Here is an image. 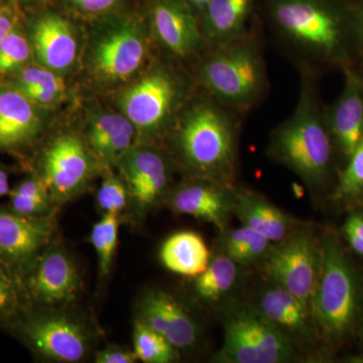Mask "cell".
Segmentation results:
<instances>
[{
	"label": "cell",
	"mask_w": 363,
	"mask_h": 363,
	"mask_svg": "<svg viewBox=\"0 0 363 363\" xmlns=\"http://www.w3.org/2000/svg\"><path fill=\"white\" fill-rule=\"evenodd\" d=\"M332 138L314 83L306 76L295 111L271 140L272 156L306 183L318 186L330 171Z\"/></svg>",
	"instance_id": "obj_1"
},
{
	"label": "cell",
	"mask_w": 363,
	"mask_h": 363,
	"mask_svg": "<svg viewBox=\"0 0 363 363\" xmlns=\"http://www.w3.org/2000/svg\"><path fill=\"white\" fill-rule=\"evenodd\" d=\"M176 142L189 168L203 179L230 187L238 147L235 128L226 111L214 102L193 104L182 118Z\"/></svg>",
	"instance_id": "obj_2"
},
{
	"label": "cell",
	"mask_w": 363,
	"mask_h": 363,
	"mask_svg": "<svg viewBox=\"0 0 363 363\" xmlns=\"http://www.w3.org/2000/svg\"><path fill=\"white\" fill-rule=\"evenodd\" d=\"M271 16L279 35L308 56L345 64L354 42L351 21L326 0H272Z\"/></svg>",
	"instance_id": "obj_3"
},
{
	"label": "cell",
	"mask_w": 363,
	"mask_h": 363,
	"mask_svg": "<svg viewBox=\"0 0 363 363\" xmlns=\"http://www.w3.org/2000/svg\"><path fill=\"white\" fill-rule=\"evenodd\" d=\"M213 48L200 66L202 85L225 107L252 106L266 86L259 48L245 35Z\"/></svg>",
	"instance_id": "obj_4"
},
{
	"label": "cell",
	"mask_w": 363,
	"mask_h": 363,
	"mask_svg": "<svg viewBox=\"0 0 363 363\" xmlns=\"http://www.w3.org/2000/svg\"><path fill=\"white\" fill-rule=\"evenodd\" d=\"M4 327L35 357L47 362H80L90 352L91 337L84 325L52 308L26 305Z\"/></svg>",
	"instance_id": "obj_5"
},
{
	"label": "cell",
	"mask_w": 363,
	"mask_h": 363,
	"mask_svg": "<svg viewBox=\"0 0 363 363\" xmlns=\"http://www.w3.org/2000/svg\"><path fill=\"white\" fill-rule=\"evenodd\" d=\"M357 307V286L345 253L335 238H327L321 247L312 314L325 336L340 339L350 331Z\"/></svg>",
	"instance_id": "obj_6"
},
{
	"label": "cell",
	"mask_w": 363,
	"mask_h": 363,
	"mask_svg": "<svg viewBox=\"0 0 363 363\" xmlns=\"http://www.w3.org/2000/svg\"><path fill=\"white\" fill-rule=\"evenodd\" d=\"M294 355L290 339L259 310L242 307L227 316L220 362L284 363L291 362Z\"/></svg>",
	"instance_id": "obj_7"
},
{
	"label": "cell",
	"mask_w": 363,
	"mask_h": 363,
	"mask_svg": "<svg viewBox=\"0 0 363 363\" xmlns=\"http://www.w3.org/2000/svg\"><path fill=\"white\" fill-rule=\"evenodd\" d=\"M147 54V32L143 23L128 16L113 18L93 38L90 70L104 82L125 81L142 68Z\"/></svg>",
	"instance_id": "obj_8"
},
{
	"label": "cell",
	"mask_w": 363,
	"mask_h": 363,
	"mask_svg": "<svg viewBox=\"0 0 363 363\" xmlns=\"http://www.w3.org/2000/svg\"><path fill=\"white\" fill-rule=\"evenodd\" d=\"M80 285L77 267L69 253L51 245L21 279L26 306L52 309L75 300Z\"/></svg>",
	"instance_id": "obj_9"
},
{
	"label": "cell",
	"mask_w": 363,
	"mask_h": 363,
	"mask_svg": "<svg viewBox=\"0 0 363 363\" xmlns=\"http://www.w3.org/2000/svg\"><path fill=\"white\" fill-rule=\"evenodd\" d=\"M267 267L274 281L302 301L312 314L321 269V247L315 238L306 233L286 238L283 245L271 253Z\"/></svg>",
	"instance_id": "obj_10"
},
{
	"label": "cell",
	"mask_w": 363,
	"mask_h": 363,
	"mask_svg": "<svg viewBox=\"0 0 363 363\" xmlns=\"http://www.w3.org/2000/svg\"><path fill=\"white\" fill-rule=\"evenodd\" d=\"M52 234V215L25 216L0 207V262L21 281L51 245Z\"/></svg>",
	"instance_id": "obj_11"
},
{
	"label": "cell",
	"mask_w": 363,
	"mask_h": 363,
	"mask_svg": "<svg viewBox=\"0 0 363 363\" xmlns=\"http://www.w3.org/2000/svg\"><path fill=\"white\" fill-rule=\"evenodd\" d=\"M42 177L52 201L65 202L77 195L89 179L92 161L77 136L64 135L52 140L42 159Z\"/></svg>",
	"instance_id": "obj_12"
},
{
	"label": "cell",
	"mask_w": 363,
	"mask_h": 363,
	"mask_svg": "<svg viewBox=\"0 0 363 363\" xmlns=\"http://www.w3.org/2000/svg\"><path fill=\"white\" fill-rule=\"evenodd\" d=\"M179 96L178 81L168 71L156 70L128 90L123 108L135 128L154 133L169 121Z\"/></svg>",
	"instance_id": "obj_13"
},
{
	"label": "cell",
	"mask_w": 363,
	"mask_h": 363,
	"mask_svg": "<svg viewBox=\"0 0 363 363\" xmlns=\"http://www.w3.org/2000/svg\"><path fill=\"white\" fill-rule=\"evenodd\" d=\"M150 23L162 47L179 58L195 54L206 42L186 0H154Z\"/></svg>",
	"instance_id": "obj_14"
},
{
	"label": "cell",
	"mask_w": 363,
	"mask_h": 363,
	"mask_svg": "<svg viewBox=\"0 0 363 363\" xmlns=\"http://www.w3.org/2000/svg\"><path fill=\"white\" fill-rule=\"evenodd\" d=\"M136 320L161 334L176 350L192 347L199 336L192 316L176 298L162 291H149L143 296Z\"/></svg>",
	"instance_id": "obj_15"
},
{
	"label": "cell",
	"mask_w": 363,
	"mask_h": 363,
	"mask_svg": "<svg viewBox=\"0 0 363 363\" xmlns=\"http://www.w3.org/2000/svg\"><path fill=\"white\" fill-rule=\"evenodd\" d=\"M117 162L138 209L155 206L169 184L168 164L161 152L147 147L130 149Z\"/></svg>",
	"instance_id": "obj_16"
},
{
	"label": "cell",
	"mask_w": 363,
	"mask_h": 363,
	"mask_svg": "<svg viewBox=\"0 0 363 363\" xmlns=\"http://www.w3.org/2000/svg\"><path fill=\"white\" fill-rule=\"evenodd\" d=\"M332 142L350 159L363 135V80L345 68V84L340 97L326 113Z\"/></svg>",
	"instance_id": "obj_17"
},
{
	"label": "cell",
	"mask_w": 363,
	"mask_h": 363,
	"mask_svg": "<svg viewBox=\"0 0 363 363\" xmlns=\"http://www.w3.org/2000/svg\"><path fill=\"white\" fill-rule=\"evenodd\" d=\"M42 128L35 104L14 85L0 87V150H18L32 145Z\"/></svg>",
	"instance_id": "obj_18"
},
{
	"label": "cell",
	"mask_w": 363,
	"mask_h": 363,
	"mask_svg": "<svg viewBox=\"0 0 363 363\" xmlns=\"http://www.w3.org/2000/svg\"><path fill=\"white\" fill-rule=\"evenodd\" d=\"M30 45L40 63L55 72L70 68L77 56V39L68 21L47 13L35 18L30 30Z\"/></svg>",
	"instance_id": "obj_19"
},
{
	"label": "cell",
	"mask_w": 363,
	"mask_h": 363,
	"mask_svg": "<svg viewBox=\"0 0 363 363\" xmlns=\"http://www.w3.org/2000/svg\"><path fill=\"white\" fill-rule=\"evenodd\" d=\"M228 186L201 178L182 186L172 196L176 212L201 219L223 229L233 212V195Z\"/></svg>",
	"instance_id": "obj_20"
},
{
	"label": "cell",
	"mask_w": 363,
	"mask_h": 363,
	"mask_svg": "<svg viewBox=\"0 0 363 363\" xmlns=\"http://www.w3.org/2000/svg\"><path fill=\"white\" fill-rule=\"evenodd\" d=\"M233 212L243 225L262 234L271 242L285 240L293 224L292 219L281 209L252 193L233 194Z\"/></svg>",
	"instance_id": "obj_21"
},
{
	"label": "cell",
	"mask_w": 363,
	"mask_h": 363,
	"mask_svg": "<svg viewBox=\"0 0 363 363\" xmlns=\"http://www.w3.org/2000/svg\"><path fill=\"white\" fill-rule=\"evenodd\" d=\"M253 0H211L203 9L201 30L212 47L243 35Z\"/></svg>",
	"instance_id": "obj_22"
},
{
	"label": "cell",
	"mask_w": 363,
	"mask_h": 363,
	"mask_svg": "<svg viewBox=\"0 0 363 363\" xmlns=\"http://www.w3.org/2000/svg\"><path fill=\"white\" fill-rule=\"evenodd\" d=\"M160 257L162 264L169 272L196 278L209 264L210 252L199 234L193 231H180L164 240Z\"/></svg>",
	"instance_id": "obj_23"
},
{
	"label": "cell",
	"mask_w": 363,
	"mask_h": 363,
	"mask_svg": "<svg viewBox=\"0 0 363 363\" xmlns=\"http://www.w3.org/2000/svg\"><path fill=\"white\" fill-rule=\"evenodd\" d=\"M135 125L126 116L102 113L91 121L88 140L93 152L104 162L118 161L133 147Z\"/></svg>",
	"instance_id": "obj_24"
},
{
	"label": "cell",
	"mask_w": 363,
	"mask_h": 363,
	"mask_svg": "<svg viewBox=\"0 0 363 363\" xmlns=\"http://www.w3.org/2000/svg\"><path fill=\"white\" fill-rule=\"evenodd\" d=\"M259 311L279 329L306 334L311 314L302 301L283 286L269 289L262 295Z\"/></svg>",
	"instance_id": "obj_25"
},
{
	"label": "cell",
	"mask_w": 363,
	"mask_h": 363,
	"mask_svg": "<svg viewBox=\"0 0 363 363\" xmlns=\"http://www.w3.org/2000/svg\"><path fill=\"white\" fill-rule=\"evenodd\" d=\"M14 86L35 105L55 104L66 89L63 79L44 66L23 67L18 71Z\"/></svg>",
	"instance_id": "obj_26"
},
{
	"label": "cell",
	"mask_w": 363,
	"mask_h": 363,
	"mask_svg": "<svg viewBox=\"0 0 363 363\" xmlns=\"http://www.w3.org/2000/svg\"><path fill=\"white\" fill-rule=\"evenodd\" d=\"M7 207L16 213L30 217L51 215V193L42 176L30 177L11 189Z\"/></svg>",
	"instance_id": "obj_27"
},
{
	"label": "cell",
	"mask_w": 363,
	"mask_h": 363,
	"mask_svg": "<svg viewBox=\"0 0 363 363\" xmlns=\"http://www.w3.org/2000/svg\"><path fill=\"white\" fill-rule=\"evenodd\" d=\"M236 278V262L228 255H220L210 260L206 269L196 277V293L204 300H218L233 288Z\"/></svg>",
	"instance_id": "obj_28"
},
{
	"label": "cell",
	"mask_w": 363,
	"mask_h": 363,
	"mask_svg": "<svg viewBox=\"0 0 363 363\" xmlns=\"http://www.w3.org/2000/svg\"><path fill=\"white\" fill-rule=\"evenodd\" d=\"M133 351L140 362L169 363L176 359V348L164 336L136 320L133 333Z\"/></svg>",
	"instance_id": "obj_29"
},
{
	"label": "cell",
	"mask_w": 363,
	"mask_h": 363,
	"mask_svg": "<svg viewBox=\"0 0 363 363\" xmlns=\"http://www.w3.org/2000/svg\"><path fill=\"white\" fill-rule=\"evenodd\" d=\"M271 241L252 230L250 227L242 225L234 229L226 238V255L236 264H250L264 257L269 250Z\"/></svg>",
	"instance_id": "obj_30"
},
{
	"label": "cell",
	"mask_w": 363,
	"mask_h": 363,
	"mask_svg": "<svg viewBox=\"0 0 363 363\" xmlns=\"http://www.w3.org/2000/svg\"><path fill=\"white\" fill-rule=\"evenodd\" d=\"M118 215L104 214L94 224L90 234V242L97 253L98 264L102 276L111 272L118 241Z\"/></svg>",
	"instance_id": "obj_31"
},
{
	"label": "cell",
	"mask_w": 363,
	"mask_h": 363,
	"mask_svg": "<svg viewBox=\"0 0 363 363\" xmlns=\"http://www.w3.org/2000/svg\"><path fill=\"white\" fill-rule=\"evenodd\" d=\"M25 306L20 279L0 262V326L9 323Z\"/></svg>",
	"instance_id": "obj_32"
},
{
	"label": "cell",
	"mask_w": 363,
	"mask_h": 363,
	"mask_svg": "<svg viewBox=\"0 0 363 363\" xmlns=\"http://www.w3.org/2000/svg\"><path fill=\"white\" fill-rule=\"evenodd\" d=\"M32 54V45L20 28L0 43V74L20 71L28 63Z\"/></svg>",
	"instance_id": "obj_33"
},
{
	"label": "cell",
	"mask_w": 363,
	"mask_h": 363,
	"mask_svg": "<svg viewBox=\"0 0 363 363\" xmlns=\"http://www.w3.org/2000/svg\"><path fill=\"white\" fill-rule=\"evenodd\" d=\"M339 178L334 199H352L363 193V135Z\"/></svg>",
	"instance_id": "obj_34"
},
{
	"label": "cell",
	"mask_w": 363,
	"mask_h": 363,
	"mask_svg": "<svg viewBox=\"0 0 363 363\" xmlns=\"http://www.w3.org/2000/svg\"><path fill=\"white\" fill-rule=\"evenodd\" d=\"M128 188L116 176L102 181L97 193V205L104 214L119 215L128 205Z\"/></svg>",
	"instance_id": "obj_35"
},
{
	"label": "cell",
	"mask_w": 363,
	"mask_h": 363,
	"mask_svg": "<svg viewBox=\"0 0 363 363\" xmlns=\"http://www.w3.org/2000/svg\"><path fill=\"white\" fill-rule=\"evenodd\" d=\"M135 351L111 345L99 351L95 357L97 363H135L138 362Z\"/></svg>",
	"instance_id": "obj_36"
},
{
	"label": "cell",
	"mask_w": 363,
	"mask_h": 363,
	"mask_svg": "<svg viewBox=\"0 0 363 363\" xmlns=\"http://www.w3.org/2000/svg\"><path fill=\"white\" fill-rule=\"evenodd\" d=\"M65 2L81 13L98 14L111 11L118 0H65Z\"/></svg>",
	"instance_id": "obj_37"
},
{
	"label": "cell",
	"mask_w": 363,
	"mask_h": 363,
	"mask_svg": "<svg viewBox=\"0 0 363 363\" xmlns=\"http://www.w3.org/2000/svg\"><path fill=\"white\" fill-rule=\"evenodd\" d=\"M20 14L13 6L0 7V43L18 28Z\"/></svg>",
	"instance_id": "obj_38"
},
{
	"label": "cell",
	"mask_w": 363,
	"mask_h": 363,
	"mask_svg": "<svg viewBox=\"0 0 363 363\" xmlns=\"http://www.w3.org/2000/svg\"><path fill=\"white\" fill-rule=\"evenodd\" d=\"M344 233H352L363 238V214L359 212L350 214L344 225Z\"/></svg>",
	"instance_id": "obj_39"
},
{
	"label": "cell",
	"mask_w": 363,
	"mask_h": 363,
	"mask_svg": "<svg viewBox=\"0 0 363 363\" xmlns=\"http://www.w3.org/2000/svg\"><path fill=\"white\" fill-rule=\"evenodd\" d=\"M355 43L363 49V9L351 21Z\"/></svg>",
	"instance_id": "obj_40"
},
{
	"label": "cell",
	"mask_w": 363,
	"mask_h": 363,
	"mask_svg": "<svg viewBox=\"0 0 363 363\" xmlns=\"http://www.w3.org/2000/svg\"><path fill=\"white\" fill-rule=\"evenodd\" d=\"M11 189L9 172L4 167L0 166V198L9 196Z\"/></svg>",
	"instance_id": "obj_41"
},
{
	"label": "cell",
	"mask_w": 363,
	"mask_h": 363,
	"mask_svg": "<svg viewBox=\"0 0 363 363\" xmlns=\"http://www.w3.org/2000/svg\"><path fill=\"white\" fill-rule=\"evenodd\" d=\"M346 238L350 241L351 247L353 248L355 252L359 253L363 255V238H358L354 234L345 233Z\"/></svg>",
	"instance_id": "obj_42"
},
{
	"label": "cell",
	"mask_w": 363,
	"mask_h": 363,
	"mask_svg": "<svg viewBox=\"0 0 363 363\" xmlns=\"http://www.w3.org/2000/svg\"><path fill=\"white\" fill-rule=\"evenodd\" d=\"M193 9H197V11H203V9L207 6L211 0H186Z\"/></svg>",
	"instance_id": "obj_43"
},
{
	"label": "cell",
	"mask_w": 363,
	"mask_h": 363,
	"mask_svg": "<svg viewBox=\"0 0 363 363\" xmlns=\"http://www.w3.org/2000/svg\"><path fill=\"white\" fill-rule=\"evenodd\" d=\"M350 362L353 363H363V355L350 358Z\"/></svg>",
	"instance_id": "obj_44"
},
{
	"label": "cell",
	"mask_w": 363,
	"mask_h": 363,
	"mask_svg": "<svg viewBox=\"0 0 363 363\" xmlns=\"http://www.w3.org/2000/svg\"><path fill=\"white\" fill-rule=\"evenodd\" d=\"M23 1H33V0H23Z\"/></svg>",
	"instance_id": "obj_45"
},
{
	"label": "cell",
	"mask_w": 363,
	"mask_h": 363,
	"mask_svg": "<svg viewBox=\"0 0 363 363\" xmlns=\"http://www.w3.org/2000/svg\"><path fill=\"white\" fill-rule=\"evenodd\" d=\"M362 206H363V203H362Z\"/></svg>",
	"instance_id": "obj_46"
}]
</instances>
